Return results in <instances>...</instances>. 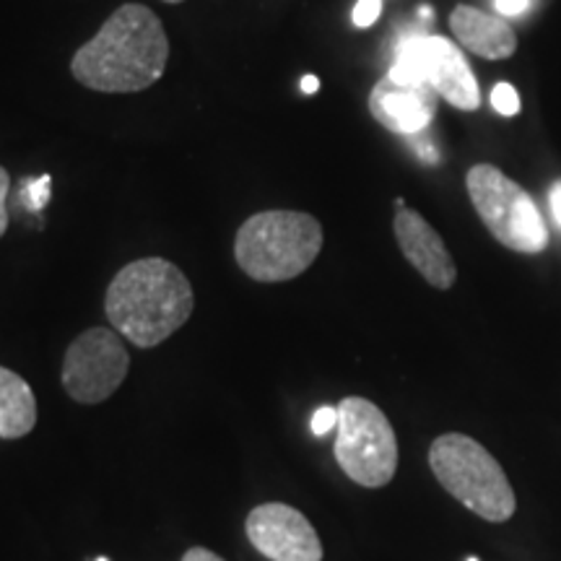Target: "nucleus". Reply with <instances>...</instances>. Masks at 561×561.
Returning <instances> with one entry per match:
<instances>
[{
    "label": "nucleus",
    "mask_w": 561,
    "mask_h": 561,
    "mask_svg": "<svg viewBox=\"0 0 561 561\" xmlns=\"http://www.w3.org/2000/svg\"><path fill=\"white\" fill-rule=\"evenodd\" d=\"M170 60V39L157 13L125 3L70 60L73 79L102 94H133L157 83Z\"/></svg>",
    "instance_id": "1"
},
{
    "label": "nucleus",
    "mask_w": 561,
    "mask_h": 561,
    "mask_svg": "<svg viewBox=\"0 0 561 561\" xmlns=\"http://www.w3.org/2000/svg\"><path fill=\"white\" fill-rule=\"evenodd\" d=\"M193 307L191 280L164 257L128 263L104 297L110 325L138 348H153L178 333L191 320Z\"/></svg>",
    "instance_id": "2"
},
{
    "label": "nucleus",
    "mask_w": 561,
    "mask_h": 561,
    "mask_svg": "<svg viewBox=\"0 0 561 561\" xmlns=\"http://www.w3.org/2000/svg\"><path fill=\"white\" fill-rule=\"evenodd\" d=\"M320 250V221L301 210H261L242 224L234 240L237 265L261 284L301 276Z\"/></svg>",
    "instance_id": "3"
},
{
    "label": "nucleus",
    "mask_w": 561,
    "mask_h": 561,
    "mask_svg": "<svg viewBox=\"0 0 561 561\" xmlns=\"http://www.w3.org/2000/svg\"><path fill=\"white\" fill-rule=\"evenodd\" d=\"M430 468L434 479L462 507L486 523H507L517 510L515 489L481 442L468 434H442L430 447Z\"/></svg>",
    "instance_id": "4"
},
{
    "label": "nucleus",
    "mask_w": 561,
    "mask_h": 561,
    "mask_svg": "<svg viewBox=\"0 0 561 561\" xmlns=\"http://www.w3.org/2000/svg\"><path fill=\"white\" fill-rule=\"evenodd\" d=\"M466 187L476 214L496 242L525 255L549 248V229L536 201L502 170L494 164H476L466 174Z\"/></svg>",
    "instance_id": "5"
},
{
    "label": "nucleus",
    "mask_w": 561,
    "mask_h": 561,
    "mask_svg": "<svg viewBox=\"0 0 561 561\" xmlns=\"http://www.w3.org/2000/svg\"><path fill=\"white\" fill-rule=\"evenodd\" d=\"M335 432V460L341 471L359 486H388L398 471V439L388 416L367 398H343Z\"/></svg>",
    "instance_id": "6"
},
{
    "label": "nucleus",
    "mask_w": 561,
    "mask_h": 561,
    "mask_svg": "<svg viewBox=\"0 0 561 561\" xmlns=\"http://www.w3.org/2000/svg\"><path fill=\"white\" fill-rule=\"evenodd\" d=\"M388 73L398 76V79L426 81L455 110L473 112L481 104L479 81H476L471 66L458 47L445 37L411 34V37L401 39L396 50V62Z\"/></svg>",
    "instance_id": "7"
},
{
    "label": "nucleus",
    "mask_w": 561,
    "mask_h": 561,
    "mask_svg": "<svg viewBox=\"0 0 561 561\" xmlns=\"http://www.w3.org/2000/svg\"><path fill=\"white\" fill-rule=\"evenodd\" d=\"M130 369V354L115 328H89L62 359V388L76 403L96 405L115 396Z\"/></svg>",
    "instance_id": "8"
},
{
    "label": "nucleus",
    "mask_w": 561,
    "mask_h": 561,
    "mask_svg": "<svg viewBox=\"0 0 561 561\" xmlns=\"http://www.w3.org/2000/svg\"><path fill=\"white\" fill-rule=\"evenodd\" d=\"M250 543L271 561H322V543L312 523L284 502L255 507L244 523Z\"/></svg>",
    "instance_id": "9"
},
{
    "label": "nucleus",
    "mask_w": 561,
    "mask_h": 561,
    "mask_svg": "<svg viewBox=\"0 0 561 561\" xmlns=\"http://www.w3.org/2000/svg\"><path fill=\"white\" fill-rule=\"evenodd\" d=\"M437 91L426 81L382 76L369 94V112L382 128L401 136H416L437 115Z\"/></svg>",
    "instance_id": "10"
},
{
    "label": "nucleus",
    "mask_w": 561,
    "mask_h": 561,
    "mask_svg": "<svg viewBox=\"0 0 561 561\" xmlns=\"http://www.w3.org/2000/svg\"><path fill=\"white\" fill-rule=\"evenodd\" d=\"M392 229H396V240L401 244L405 261L424 276L426 284L439 291L453 289L458 268H455L450 250L445 248L432 224L419 210L398 208Z\"/></svg>",
    "instance_id": "11"
},
{
    "label": "nucleus",
    "mask_w": 561,
    "mask_h": 561,
    "mask_svg": "<svg viewBox=\"0 0 561 561\" xmlns=\"http://www.w3.org/2000/svg\"><path fill=\"white\" fill-rule=\"evenodd\" d=\"M450 30L466 50L486 60H504L517 50V37L507 21L473 5H458L450 13Z\"/></svg>",
    "instance_id": "12"
},
{
    "label": "nucleus",
    "mask_w": 561,
    "mask_h": 561,
    "mask_svg": "<svg viewBox=\"0 0 561 561\" xmlns=\"http://www.w3.org/2000/svg\"><path fill=\"white\" fill-rule=\"evenodd\" d=\"M37 426V398L24 377L0 367V439H21Z\"/></svg>",
    "instance_id": "13"
},
{
    "label": "nucleus",
    "mask_w": 561,
    "mask_h": 561,
    "mask_svg": "<svg viewBox=\"0 0 561 561\" xmlns=\"http://www.w3.org/2000/svg\"><path fill=\"white\" fill-rule=\"evenodd\" d=\"M491 104H494V110L500 115L515 117L520 112V94L510 83H496L494 91H491Z\"/></svg>",
    "instance_id": "14"
},
{
    "label": "nucleus",
    "mask_w": 561,
    "mask_h": 561,
    "mask_svg": "<svg viewBox=\"0 0 561 561\" xmlns=\"http://www.w3.org/2000/svg\"><path fill=\"white\" fill-rule=\"evenodd\" d=\"M24 198H26V208L32 210L45 208L47 201H50V174H42L39 180H26Z\"/></svg>",
    "instance_id": "15"
},
{
    "label": "nucleus",
    "mask_w": 561,
    "mask_h": 561,
    "mask_svg": "<svg viewBox=\"0 0 561 561\" xmlns=\"http://www.w3.org/2000/svg\"><path fill=\"white\" fill-rule=\"evenodd\" d=\"M310 430L314 437H325L328 432L339 430V409H333V405H322V409L314 411Z\"/></svg>",
    "instance_id": "16"
},
{
    "label": "nucleus",
    "mask_w": 561,
    "mask_h": 561,
    "mask_svg": "<svg viewBox=\"0 0 561 561\" xmlns=\"http://www.w3.org/2000/svg\"><path fill=\"white\" fill-rule=\"evenodd\" d=\"M380 13H382V0H359V3L354 5V26H359V30H369V26L380 19Z\"/></svg>",
    "instance_id": "17"
},
{
    "label": "nucleus",
    "mask_w": 561,
    "mask_h": 561,
    "mask_svg": "<svg viewBox=\"0 0 561 561\" xmlns=\"http://www.w3.org/2000/svg\"><path fill=\"white\" fill-rule=\"evenodd\" d=\"M9 191H11V174L5 167H0V237L9 231L11 214H9Z\"/></svg>",
    "instance_id": "18"
},
{
    "label": "nucleus",
    "mask_w": 561,
    "mask_h": 561,
    "mask_svg": "<svg viewBox=\"0 0 561 561\" xmlns=\"http://www.w3.org/2000/svg\"><path fill=\"white\" fill-rule=\"evenodd\" d=\"M494 9L502 16H520L530 9V0H494Z\"/></svg>",
    "instance_id": "19"
},
{
    "label": "nucleus",
    "mask_w": 561,
    "mask_h": 561,
    "mask_svg": "<svg viewBox=\"0 0 561 561\" xmlns=\"http://www.w3.org/2000/svg\"><path fill=\"white\" fill-rule=\"evenodd\" d=\"M413 149H416L419 159L424 161V164H439V151L434 149V144H430V140H419Z\"/></svg>",
    "instance_id": "20"
},
{
    "label": "nucleus",
    "mask_w": 561,
    "mask_h": 561,
    "mask_svg": "<svg viewBox=\"0 0 561 561\" xmlns=\"http://www.w3.org/2000/svg\"><path fill=\"white\" fill-rule=\"evenodd\" d=\"M182 561H224L219 553L208 551V549H201V546H195V549L185 551V557H182Z\"/></svg>",
    "instance_id": "21"
},
{
    "label": "nucleus",
    "mask_w": 561,
    "mask_h": 561,
    "mask_svg": "<svg viewBox=\"0 0 561 561\" xmlns=\"http://www.w3.org/2000/svg\"><path fill=\"white\" fill-rule=\"evenodd\" d=\"M549 203H551V214H553V219H557V224L561 227V182H557V185L551 187V193H549Z\"/></svg>",
    "instance_id": "22"
},
{
    "label": "nucleus",
    "mask_w": 561,
    "mask_h": 561,
    "mask_svg": "<svg viewBox=\"0 0 561 561\" xmlns=\"http://www.w3.org/2000/svg\"><path fill=\"white\" fill-rule=\"evenodd\" d=\"M318 89H320L318 76H305V79H301V91H305V94H314Z\"/></svg>",
    "instance_id": "23"
},
{
    "label": "nucleus",
    "mask_w": 561,
    "mask_h": 561,
    "mask_svg": "<svg viewBox=\"0 0 561 561\" xmlns=\"http://www.w3.org/2000/svg\"><path fill=\"white\" fill-rule=\"evenodd\" d=\"M419 16H421V19H424V21H432V16H434V11L430 9V5H421V9H419Z\"/></svg>",
    "instance_id": "24"
},
{
    "label": "nucleus",
    "mask_w": 561,
    "mask_h": 561,
    "mask_svg": "<svg viewBox=\"0 0 561 561\" xmlns=\"http://www.w3.org/2000/svg\"><path fill=\"white\" fill-rule=\"evenodd\" d=\"M164 3H182V0H164Z\"/></svg>",
    "instance_id": "25"
},
{
    "label": "nucleus",
    "mask_w": 561,
    "mask_h": 561,
    "mask_svg": "<svg viewBox=\"0 0 561 561\" xmlns=\"http://www.w3.org/2000/svg\"><path fill=\"white\" fill-rule=\"evenodd\" d=\"M466 561H479V559H476V557H468V559H466Z\"/></svg>",
    "instance_id": "26"
},
{
    "label": "nucleus",
    "mask_w": 561,
    "mask_h": 561,
    "mask_svg": "<svg viewBox=\"0 0 561 561\" xmlns=\"http://www.w3.org/2000/svg\"><path fill=\"white\" fill-rule=\"evenodd\" d=\"M96 561H110V559H107V557H100V559H96Z\"/></svg>",
    "instance_id": "27"
}]
</instances>
